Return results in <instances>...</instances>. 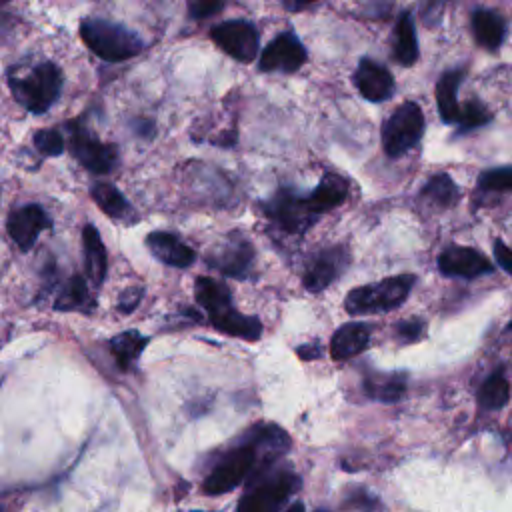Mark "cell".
I'll return each instance as SVG.
<instances>
[{
	"label": "cell",
	"instance_id": "obj_1",
	"mask_svg": "<svg viewBox=\"0 0 512 512\" xmlns=\"http://www.w3.org/2000/svg\"><path fill=\"white\" fill-rule=\"evenodd\" d=\"M272 460L264 454L262 444L258 440V434L254 432L252 438L240 446H234L228 450L222 460L208 472L204 478V492L210 496L226 494L240 486V482L254 472H260L264 466H268Z\"/></svg>",
	"mask_w": 512,
	"mask_h": 512
},
{
	"label": "cell",
	"instance_id": "obj_2",
	"mask_svg": "<svg viewBox=\"0 0 512 512\" xmlns=\"http://www.w3.org/2000/svg\"><path fill=\"white\" fill-rule=\"evenodd\" d=\"M62 82V72L54 62H40L24 74L8 76L14 100L32 114H44L58 100Z\"/></svg>",
	"mask_w": 512,
	"mask_h": 512
},
{
	"label": "cell",
	"instance_id": "obj_3",
	"mask_svg": "<svg viewBox=\"0 0 512 512\" xmlns=\"http://www.w3.org/2000/svg\"><path fill=\"white\" fill-rule=\"evenodd\" d=\"M80 36L84 44L106 62H122L134 58L144 48V40L136 32L122 24L100 18L82 20Z\"/></svg>",
	"mask_w": 512,
	"mask_h": 512
},
{
	"label": "cell",
	"instance_id": "obj_4",
	"mask_svg": "<svg viewBox=\"0 0 512 512\" xmlns=\"http://www.w3.org/2000/svg\"><path fill=\"white\" fill-rule=\"evenodd\" d=\"M414 282H416L414 274H398V276L384 278L376 284L358 286L348 292L344 300V308L352 316L394 310L408 298Z\"/></svg>",
	"mask_w": 512,
	"mask_h": 512
},
{
	"label": "cell",
	"instance_id": "obj_5",
	"mask_svg": "<svg viewBox=\"0 0 512 512\" xmlns=\"http://www.w3.org/2000/svg\"><path fill=\"white\" fill-rule=\"evenodd\" d=\"M424 134V114L416 102L400 104L382 124V148L386 156L398 158L418 144Z\"/></svg>",
	"mask_w": 512,
	"mask_h": 512
},
{
	"label": "cell",
	"instance_id": "obj_6",
	"mask_svg": "<svg viewBox=\"0 0 512 512\" xmlns=\"http://www.w3.org/2000/svg\"><path fill=\"white\" fill-rule=\"evenodd\" d=\"M68 148L72 156L90 172L106 174L116 166L118 150L110 142H102L96 134H92L80 120L66 124Z\"/></svg>",
	"mask_w": 512,
	"mask_h": 512
},
{
	"label": "cell",
	"instance_id": "obj_7",
	"mask_svg": "<svg viewBox=\"0 0 512 512\" xmlns=\"http://www.w3.org/2000/svg\"><path fill=\"white\" fill-rule=\"evenodd\" d=\"M300 490V478L292 472H278L272 478L258 482L238 502L242 512H272L286 504V500Z\"/></svg>",
	"mask_w": 512,
	"mask_h": 512
},
{
	"label": "cell",
	"instance_id": "obj_8",
	"mask_svg": "<svg viewBox=\"0 0 512 512\" xmlns=\"http://www.w3.org/2000/svg\"><path fill=\"white\" fill-rule=\"evenodd\" d=\"M264 214L284 232L302 234L318 218V212L310 206L308 198H300L290 190H280L264 204Z\"/></svg>",
	"mask_w": 512,
	"mask_h": 512
},
{
	"label": "cell",
	"instance_id": "obj_9",
	"mask_svg": "<svg viewBox=\"0 0 512 512\" xmlns=\"http://www.w3.org/2000/svg\"><path fill=\"white\" fill-rule=\"evenodd\" d=\"M210 38L214 44L240 62H252L258 56L260 36L252 22L248 20H226L210 28Z\"/></svg>",
	"mask_w": 512,
	"mask_h": 512
},
{
	"label": "cell",
	"instance_id": "obj_10",
	"mask_svg": "<svg viewBox=\"0 0 512 512\" xmlns=\"http://www.w3.org/2000/svg\"><path fill=\"white\" fill-rule=\"evenodd\" d=\"M306 62V48L294 32L278 34L260 54L262 72H296Z\"/></svg>",
	"mask_w": 512,
	"mask_h": 512
},
{
	"label": "cell",
	"instance_id": "obj_11",
	"mask_svg": "<svg viewBox=\"0 0 512 512\" xmlns=\"http://www.w3.org/2000/svg\"><path fill=\"white\" fill-rule=\"evenodd\" d=\"M48 226L50 218L40 204H24L20 208H14L6 220L8 236L22 252H28L34 246L40 232Z\"/></svg>",
	"mask_w": 512,
	"mask_h": 512
},
{
	"label": "cell",
	"instance_id": "obj_12",
	"mask_svg": "<svg viewBox=\"0 0 512 512\" xmlns=\"http://www.w3.org/2000/svg\"><path fill=\"white\" fill-rule=\"evenodd\" d=\"M252 262H254V248L242 236L228 238L220 248H216L206 258V264L210 268L232 278H244L250 272Z\"/></svg>",
	"mask_w": 512,
	"mask_h": 512
},
{
	"label": "cell",
	"instance_id": "obj_13",
	"mask_svg": "<svg viewBox=\"0 0 512 512\" xmlns=\"http://www.w3.org/2000/svg\"><path fill=\"white\" fill-rule=\"evenodd\" d=\"M438 268L442 274L458 278H478L494 270L482 252L468 246H450L442 250L438 256Z\"/></svg>",
	"mask_w": 512,
	"mask_h": 512
},
{
	"label": "cell",
	"instance_id": "obj_14",
	"mask_svg": "<svg viewBox=\"0 0 512 512\" xmlns=\"http://www.w3.org/2000/svg\"><path fill=\"white\" fill-rule=\"evenodd\" d=\"M346 264H348V254L340 246L318 252L310 260V264L306 266V272L302 276L304 288L310 292H320V290L328 288L340 276V272L344 270Z\"/></svg>",
	"mask_w": 512,
	"mask_h": 512
},
{
	"label": "cell",
	"instance_id": "obj_15",
	"mask_svg": "<svg viewBox=\"0 0 512 512\" xmlns=\"http://www.w3.org/2000/svg\"><path fill=\"white\" fill-rule=\"evenodd\" d=\"M354 84L368 102H384L394 94V78L390 70L372 58H362L358 62Z\"/></svg>",
	"mask_w": 512,
	"mask_h": 512
},
{
	"label": "cell",
	"instance_id": "obj_16",
	"mask_svg": "<svg viewBox=\"0 0 512 512\" xmlns=\"http://www.w3.org/2000/svg\"><path fill=\"white\" fill-rule=\"evenodd\" d=\"M146 246L156 260L172 268H188L196 260V252L190 246H186L176 234L170 232L148 234Z\"/></svg>",
	"mask_w": 512,
	"mask_h": 512
},
{
	"label": "cell",
	"instance_id": "obj_17",
	"mask_svg": "<svg viewBox=\"0 0 512 512\" xmlns=\"http://www.w3.org/2000/svg\"><path fill=\"white\" fill-rule=\"evenodd\" d=\"M212 326L228 336L256 340L262 334V322L258 316H246L234 308V304L208 316Z\"/></svg>",
	"mask_w": 512,
	"mask_h": 512
},
{
	"label": "cell",
	"instance_id": "obj_18",
	"mask_svg": "<svg viewBox=\"0 0 512 512\" xmlns=\"http://www.w3.org/2000/svg\"><path fill=\"white\" fill-rule=\"evenodd\" d=\"M370 344V328L362 322L342 324L330 340V354L334 360H348L360 354Z\"/></svg>",
	"mask_w": 512,
	"mask_h": 512
},
{
	"label": "cell",
	"instance_id": "obj_19",
	"mask_svg": "<svg viewBox=\"0 0 512 512\" xmlns=\"http://www.w3.org/2000/svg\"><path fill=\"white\" fill-rule=\"evenodd\" d=\"M464 78V70H448L444 72L436 82V104L438 114L442 122L456 124L460 116V104H458V88Z\"/></svg>",
	"mask_w": 512,
	"mask_h": 512
},
{
	"label": "cell",
	"instance_id": "obj_20",
	"mask_svg": "<svg viewBox=\"0 0 512 512\" xmlns=\"http://www.w3.org/2000/svg\"><path fill=\"white\" fill-rule=\"evenodd\" d=\"M82 246H84L86 274L96 286H100L108 272V256H106V248L102 244L100 232L92 224H86L82 230Z\"/></svg>",
	"mask_w": 512,
	"mask_h": 512
},
{
	"label": "cell",
	"instance_id": "obj_21",
	"mask_svg": "<svg viewBox=\"0 0 512 512\" xmlns=\"http://www.w3.org/2000/svg\"><path fill=\"white\" fill-rule=\"evenodd\" d=\"M346 196H348L346 178L336 172H328L322 176L318 186L312 190V194L308 196V202L318 214H322V212H328V210L340 206L346 200Z\"/></svg>",
	"mask_w": 512,
	"mask_h": 512
},
{
	"label": "cell",
	"instance_id": "obj_22",
	"mask_svg": "<svg viewBox=\"0 0 512 512\" xmlns=\"http://www.w3.org/2000/svg\"><path fill=\"white\" fill-rule=\"evenodd\" d=\"M472 32L482 48L498 50L506 36V22L496 12L478 8L472 14Z\"/></svg>",
	"mask_w": 512,
	"mask_h": 512
},
{
	"label": "cell",
	"instance_id": "obj_23",
	"mask_svg": "<svg viewBox=\"0 0 512 512\" xmlns=\"http://www.w3.org/2000/svg\"><path fill=\"white\" fill-rule=\"evenodd\" d=\"M392 54L402 66H412L418 60V38L410 12H402L394 26Z\"/></svg>",
	"mask_w": 512,
	"mask_h": 512
},
{
	"label": "cell",
	"instance_id": "obj_24",
	"mask_svg": "<svg viewBox=\"0 0 512 512\" xmlns=\"http://www.w3.org/2000/svg\"><path fill=\"white\" fill-rule=\"evenodd\" d=\"M194 298L196 304L210 314L226 308L232 304V294L226 284L210 278V276H198L194 284Z\"/></svg>",
	"mask_w": 512,
	"mask_h": 512
},
{
	"label": "cell",
	"instance_id": "obj_25",
	"mask_svg": "<svg viewBox=\"0 0 512 512\" xmlns=\"http://www.w3.org/2000/svg\"><path fill=\"white\" fill-rule=\"evenodd\" d=\"M364 392L380 402H396L406 392V374L390 372V374H370L364 378Z\"/></svg>",
	"mask_w": 512,
	"mask_h": 512
},
{
	"label": "cell",
	"instance_id": "obj_26",
	"mask_svg": "<svg viewBox=\"0 0 512 512\" xmlns=\"http://www.w3.org/2000/svg\"><path fill=\"white\" fill-rule=\"evenodd\" d=\"M146 344H148V338L142 336L138 330H126L110 340V350H112L116 364L122 370H128L134 366V362L138 360V356L146 348Z\"/></svg>",
	"mask_w": 512,
	"mask_h": 512
},
{
	"label": "cell",
	"instance_id": "obj_27",
	"mask_svg": "<svg viewBox=\"0 0 512 512\" xmlns=\"http://www.w3.org/2000/svg\"><path fill=\"white\" fill-rule=\"evenodd\" d=\"M420 196L432 206L450 208L458 200V186L448 174H434L420 190Z\"/></svg>",
	"mask_w": 512,
	"mask_h": 512
},
{
	"label": "cell",
	"instance_id": "obj_28",
	"mask_svg": "<svg viewBox=\"0 0 512 512\" xmlns=\"http://www.w3.org/2000/svg\"><path fill=\"white\" fill-rule=\"evenodd\" d=\"M90 194H92V200L112 218H126L128 212H130V204L128 200L122 196V192L108 184V182H96L92 188H90Z\"/></svg>",
	"mask_w": 512,
	"mask_h": 512
},
{
	"label": "cell",
	"instance_id": "obj_29",
	"mask_svg": "<svg viewBox=\"0 0 512 512\" xmlns=\"http://www.w3.org/2000/svg\"><path fill=\"white\" fill-rule=\"evenodd\" d=\"M508 398H510V384L500 372H494L492 376H488L478 388V404L484 410H500L502 406H506Z\"/></svg>",
	"mask_w": 512,
	"mask_h": 512
},
{
	"label": "cell",
	"instance_id": "obj_30",
	"mask_svg": "<svg viewBox=\"0 0 512 512\" xmlns=\"http://www.w3.org/2000/svg\"><path fill=\"white\" fill-rule=\"evenodd\" d=\"M86 302H88L86 282L80 274H74L68 278V282L58 292L54 308L56 310H80Z\"/></svg>",
	"mask_w": 512,
	"mask_h": 512
},
{
	"label": "cell",
	"instance_id": "obj_31",
	"mask_svg": "<svg viewBox=\"0 0 512 512\" xmlns=\"http://www.w3.org/2000/svg\"><path fill=\"white\" fill-rule=\"evenodd\" d=\"M492 118V114L488 112V108L480 102V100H468L460 106V116H458V132H468L474 128H480L484 124H488Z\"/></svg>",
	"mask_w": 512,
	"mask_h": 512
},
{
	"label": "cell",
	"instance_id": "obj_32",
	"mask_svg": "<svg viewBox=\"0 0 512 512\" xmlns=\"http://www.w3.org/2000/svg\"><path fill=\"white\" fill-rule=\"evenodd\" d=\"M478 190L482 192H512V166H500L480 172Z\"/></svg>",
	"mask_w": 512,
	"mask_h": 512
},
{
	"label": "cell",
	"instance_id": "obj_33",
	"mask_svg": "<svg viewBox=\"0 0 512 512\" xmlns=\"http://www.w3.org/2000/svg\"><path fill=\"white\" fill-rule=\"evenodd\" d=\"M34 146L40 154L44 156H60L64 152V136L60 130L54 128H44L34 132Z\"/></svg>",
	"mask_w": 512,
	"mask_h": 512
},
{
	"label": "cell",
	"instance_id": "obj_34",
	"mask_svg": "<svg viewBox=\"0 0 512 512\" xmlns=\"http://www.w3.org/2000/svg\"><path fill=\"white\" fill-rule=\"evenodd\" d=\"M424 328H426V324L420 318H408L396 326V334H398L400 342L410 344V342H416L422 338Z\"/></svg>",
	"mask_w": 512,
	"mask_h": 512
},
{
	"label": "cell",
	"instance_id": "obj_35",
	"mask_svg": "<svg viewBox=\"0 0 512 512\" xmlns=\"http://www.w3.org/2000/svg\"><path fill=\"white\" fill-rule=\"evenodd\" d=\"M222 0H188V14L194 20H204L220 10Z\"/></svg>",
	"mask_w": 512,
	"mask_h": 512
},
{
	"label": "cell",
	"instance_id": "obj_36",
	"mask_svg": "<svg viewBox=\"0 0 512 512\" xmlns=\"http://www.w3.org/2000/svg\"><path fill=\"white\" fill-rule=\"evenodd\" d=\"M142 296H144V290H142L140 286H134V288H126V290L120 294V298H118V310H120L122 314H128V312H132V310H134V308L140 304Z\"/></svg>",
	"mask_w": 512,
	"mask_h": 512
},
{
	"label": "cell",
	"instance_id": "obj_37",
	"mask_svg": "<svg viewBox=\"0 0 512 512\" xmlns=\"http://www.w3.org/2000/svg\"><path fill=\"white\" fill-rule=\"evenodd\" d=\"M494 258L512 276V248L506 246L502 240H496L494 242Z\"/></svg>",
	"mask_w": 512,
	"mask_h": 512
},
{
	"label": "cell",
	"instance_id": "obj_38",
	"mask_svg": "<svg viewBox=\"0 0 512 512\" xmlns=\"http://www.w3.org/2000/svg\"><path fill=\"white\" fill-rule=\"evenodd\" d=\"M322 354V346L318 342H312V344H304V346H298V356L302 360H314Z\"/></svg>",
	"mask_w": 512,
	"mask_h": 512
},
{
	"label": "cell",
	"instance_id": "obj_39",
	"mask_svg": "<svg viewBox=\"0 0 512 512\" xmlns=\"http://www.w3.org/2000/svg\"><path fill=\"white\" fill-rule=\"evenodd\" d=\"M280 2L284 4L286 10H300V8L308 6V4H312L314 0H280Z\"/></svg>",
	"mask_w": 512,
	"mask_h": 512
},
{
	"label": "cell",
	"instance_id": "obj_40",
	"mask_svg": "<svg viewBox=\"0 0 512 512\" xmlns=\"http://www.w3.org/2000/svg\"><path fill=\"white\" fill-rule=\"evenodd\" d=\"M508 330H512V322H510V324H508Z\"/></svg>",
	"mask_w": 512,
	"mask_h": 512
}]
</instances>
